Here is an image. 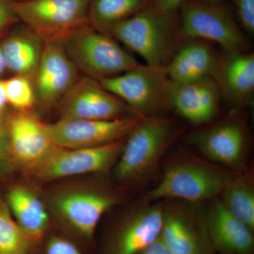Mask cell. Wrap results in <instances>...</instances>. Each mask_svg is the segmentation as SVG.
<instances>
[{
	"label": "cell",
	"instance_id": "1",
	"mask_svg": "<svg viewBox=\"0 0 254 254\" xmlns=\"http://www.w3.org/2000/svg\"><path fill=\"white\" fill-rule=\"evenodd\" d=\"M110 36L139 55L147 65L165 67L183 43L177 16L151 3L112 28Z\"/></svg>",
	"mask_w": 254,
	"mask_h": 254
},
{
	"label": "cell",
	"instance_id": "2",
	"mask_svg": "<svg viewBox=\"0 0 254 254\" xmlns=\"http://www.w3.org/2000/svg\"><path fill=\"white\" fill-rule=\"evenodd\" d=\"M178 135V128L171 119L161 116L142 119L125 140L115 167V178L125 183L144 179Z\"/></svg>",
	"mask_w": 254,
	"mask_h": 254
},
{
	"label": "cell",
	"instance_id": "3",
	"mask_svg": "<svg viewBox=\"0 0 254 254\" xmlns=\"http://www.w3.org/2000/svg\"><path fill=\"white\" fill-rule=\"evenodd\" d=\"M80 72L99 81L113 77L140 64L113 37L88 23L75 28L61 40Z\"/></svg>",
	"mask_w": 254,
	"mask_h": 254
},
{
	"label": "cell",
	"instance_id": "4",
	"mask_svg": "<svg viewBox=\"0 0 254 254\" xmlns=\"http://www.w3.org/2000/svg\"><path fill=\"white\" fill-rule=\"evenodd\" d=\"M234 174L218 165L194 159L169 165L160 181L145 195L148 202L162 199L190 203L210 200L220 195Z\"/></svg>",
	"mask_w": 254,
	"mask_h": 254
},
{
	"label": "cell",
	"instance_id": "5",
	"mask_svg": "<svg viewBox=\"0 0 254 254\" xmlns=\"http://www.w3.org/2000/svg\"><path fill=\"white\" fill-rule=\"evenodd\" d=\"M98 81L141 118L159 116V113L171 107L172 81L165 67L140 64L132 69Z\"/></svg>",
	"mask_w": 254,
	"mask_h": 254
},
{
	"label": "cell",
	"instance_id": "6",
	"mask_svg": "<svg viewBox=\"0 0 254 254\" xmlns=\"http://www.w3.org/2000/svg\"><path fill=\"white\" fill-rule=\"evenodd\" d=\"M182 40H200L219 45L222 50L247 52L248 41L230 10L220 4L186 0L180 7Z\"/></svg>",
	"mask_w": 254,
	"mask_h": 254
},
{
	"label": "cell",
	"instance_id": "7",
	"mask_svg": "<svg viewBox=\"0 0 254 254\" xmlns=\"http://www.w3.org/2000/svg\"><path fill=\"white\" fill-rule=\"evenodd\" d=\"M90 0L14 1L15 12L23 25L43 41L62 39L75 28L88 23Z\"/></svg>",
	"mask_w": 254,
	"mask_h": 254
},
{
	"label": "cell",
	"instance_id": "8",
	"mask_svg": "<svg viewBox=\"0 0 254 254\" xmlns=\"http://www.w3.org/2000/svg\"><path fill=\"white\" fill-rule=\"evenodd\" d=\"M80 73L61 41L44 42L41 61L31 78L36 104L44 109L61 105L81 78Z\"/></svg>",
	"mask_w": 254,
	"mask_h": 254
},
{
	"label": "cell",
	"instance_id": "9",
	"mask_svg": "<svg viewBox=\"0 0 254 254\" xmlns=\"http://www.w3.org/2000/svg\"><path fill=\"white\" fill-rule=\"evenodd\" d=\"M143 118L111 120L60 119L45 124L47 131L57 146L65 149L100 146L125 139Z\"/></svg>",
	"mask_w": 254,
	"mask_h": 254
},
{
	"label": "cell",
	"instance_id": "10",
	"mask_svg": "<svg viewBox=\"0 0 254 254\" xmlns=\"http://www.w3.org/2000/svg\"><path fill=\"white\" fill-rule=\"evenodd\" d=\"M126 138L91 148L65 149L58 147L33 168L35 175L40 180L48 181L103 171L118 160Z\"/></svg>",
	"mask_w": 254,
	"mask_h": 254
},
{
	"label": "cell",
	"instance_id": "11",
	"mask_svg": "<svg viewBox=\"0 0 254 254\" xmlns=\"http://www.w3.org/2000/svg\"><path fill=\"white\" fill-rule=\"evenodd\" d=\"M61 118L111 120L138 116L98 80L82 75L62 103ZM139 117V116H138Z\"/></svg>",
	"mask_w": 254,
	"mask_h": 254
},
{
	"label": "cell",
	"instance_id": "12",
	"mask_svg": "<svg viewBox=\"0 0 254 254\" xmlns=\"http://www.w3.org/2000/svg\"><path fill=\"white\" fill-rule=\"evenodd\" d=\"M160 238L173 254H213L204 215L187 205L163 206Z\"/></svg>",
	"mask_w": 254,
	"mask_h": 254
},
{
	"label": "cell",
	"instance_id": "13",
	"mask_svg": "<svg viewBox=\"0 0 254 254\" xmlns=\"http://www.w3.org/2000/svg\"><path fill=\"white\" fill-rule=\"evenodd\" d=\"M190 141L205 158L228 168H239L245 158L246 131L235 120H225L198 130L190 135Z\"/></svg>",
	"mask_w": 254,
	"mask_h": 254
},
{
	"label": "cell",
	"instance_id": "14",
	"mask_svg": "<svg viewBox=\"0 0 254 254\" xmlns=\"http://www.w3.org/2000/svg\"><path fill=\"white\" fill-rule=\"evenodd\" d=\"M9 136L11 157L15 160L33 168L57 148L45 123L28 112L11 115L5 123Z\"/></svg>",
	"mask_w": 254,
	"mask_h": 254
},
{
	"label": "cell",
	"instance_id": "15",
	"mask_svg": "<svg viewBox=\"0 0 254 254\" xmlns=\"http://www.w3.org/2000/svg\"><path fill=\"white\" fill-rule=\"evenodd\" d=\"M221 95L211 76L187 83L172 82L170 106L192 125L201 126L218 116Z\"/></svg>",
	"mask_w": 254,
	"mask_h": 254
},
{
	"label": "cell",
	"instance_id": "16",
	"mask_svg": "<svg viewBox=\"0 0 254 254\" xmlns=\"http://www.w3.org/2000/svg\"><path fill=\"white\" fill-rule=\"evenodd\" d=\"M209 201L204 217L214 251L220 254H253V230L232 215L219 197Z\"/></svg>",
	"mask_w": 254,
	"mask_h": 254
},
{
	"label": "cell",
	"instance_id": "17",
	"mask_svg": "<svg viewBox=\"0 0 254 254\" xmlns=\"http://www.w3.org/2000/svg\"><path fill=\"white\" fill-rule=\"evenodd\" d=\"M213 78L221 95L232 105L250 104L254 92V55L222 50Z\"/></svg>",
	"mask_w": 254,
	"mask_h": 254
},
{
	"label": "cell",
	"instance_id": "18",
	"mask_svg": "<svg viewBox=\"0 0 254 254\" xmlns=\"http://www.w3.org/2000/svg\"><path fill=\"white\" fill-rule=\"evenodd\" d=\"M116 203L113 195L100 191L82 190L66 193L57 200L63 218L78 235L91 239L100 219Z\"/></svg>",
	"mask_w": 254,
	"mask_h": 254
},
{
	"label": "cell",
	"instance_id": "19",
	"mask_svg": "<svg viewBox=\"0 0 254 254\" xmlns=\"http://www.w3.org/2000/svg\"><path fill=\"white\" fill-rule=\"evenodd\" d=\"M143 205L119 231L108 254H138L159 238L163 226V206Z\"/></svg>",
	"mask_w": 254,
	"mask_h": 254
},
{
	"label": "cell",
	"instance_id": "20",
	"mask_svg": "<svg viewBox=\"0 0 254 254\" xmlns=\"http://www.w3.org/2000/svg\"><path fill=\"white\" fill-rule=\"evenodd\" d=\"M218 61V55L208 42L190 40L182 43L165 68L173 83H187L213 77Z\"/></svg>",
	"mask_w": 254,
	"mask_h": 254
},
{
	"label": "cell",
	"instance_id": "21",
	"mask_svg": "<svg viewBox=\"0 0 254 254\" xmlns=\"http://www.w3.org/2000/svg\"><path fill=\"white\" fill-rule=\"evenodd\" d=\"M8 72L33 78L41 61L44 41L23 25L0 43Z\"/></svg>",
	"mask_w": 254,
	"mask_h": 254
},
{
	"label": "cell",
	"instance_id": "22",
	"mask_svg": "<svg viewBox=\"0 0 254 254\" xmlns=\"http://www.w3.org/2000/svg\"><path fill=\"white\" fill-rule=\"evenodd\" d=\"M6 204L21 230L32 240L43 236L48 225V215L41 200L24 187L10 189Z\"/></svg>",
	"mask_w": 254,
	"mask_h": 254
},
{
	"label": "cell",
	"instance_id": "23",
	"mask_svg": "<svg viewBox=\"0 0 254 254\" xmlns=\"http://www.w3.org/2000/svg\"><path fill=\"white\" fill-rule=\"evenodd\" d=\"M150 2L151 0H90L88 24L109 35L114 26L139 12Z\"/></svg>",
	"mask_w": 254,
	"mask_h": 254
},
{
	"label": "cell",
	"instance_id": "24",
	"mask_svg": "<svg viewBox=\"0 0 254 254\" xmlns=\"http://www.w3.org/2000/svg\"><path fill=\"white\" fill-rule=\"evenodd\" d=\"M219 195L225 208L254 231V190L250 179L234 174Z\"/></svg>",
	"mask_w": 254,
	"mask_h": 254
},
{
	"label": "cell",
	"instance_id": "25",
	"mask_svg": "<svg viewBox=\"0 0 254 254\" xmlns=\"http://www.w3.org/2000/svg\"><path fill=\"white\" fill-rule=\"evenodd\" d=\"M32 240L15 221L0 198V254H27Z\"/></svg>",
	"mask_w": 254,
	"mask_h": 254
},
{
	"label": "cell",
	"instance_id": "26",
	"mask_svg": "<svg viewBox=\"0 0 254 254\" xmlns=\"http://www.w3.org/2000/svg\"><path fill=\"white\" fill-rule=\"evenodd\" d=\"M3 81L8 104L20 112H28L36 105L31 78L13 75Z\"/></svg>",
	"mask_w": 254,
	"mask_h": 254
},
{
	"label": "cell",
	"instance_id": "27",
	"mask_svg": "<svg viewBox=\"0 0 254 254\" xmlns=\"http://www.w3.org/2000/svg\"><path fill=\"white\" fill-rule=\"evenodd\" d=\"M242 27L249 34L254 33V0H234Z\"/></svg>",
	"mask_w": 254,
	"mask_h": 254
},
{
	"label": "cell",
	"instance_id": "28",
	"mask_svg": "<svg viewBox=\"0 0 254 254\" xmlns=\"http://www.w3.org/2000/svg\"><path fill=\"white\" fill-rule=\"evenodd\" d=\"M44 254H84L74 244L66 239L52 237L47 242Z\"/></svg>",
	"mask_w": 254,
	"mask_h": 254
},
{
	"label": "cell",
	"instance_id": "29",
	"mask_svg": "<svg viewBox=\"0 0 254 254\" xmlns=\"http://www.w3.org/2000/svg\"><path fill=\"white\" fill-rule=\"evenodd\" d=\"M19 21L15 12L14 0H0V33Z\"/></svg>",
	"mask_w": 254,
	"mask_h": 254
},
{
	"label": "cell",
	"instance_id": "30",
	"mask_svg": "<svg viewBox=\"0 0 254 254\" xmlns=\"http://www.w3.org/2000/svg\"><path fill=\"white\" fill-rule=\"evenodd\" d=\"M186 0H151V4L162 12L177 16V11Z\"/></svg>",
	"mask_w": 254,
	"mask_h": 254
},
{
	"label": "cell",
	"instance_id": "31",
	"mask_svg": "<svg viewBox=\"0 0 254 254\" xmlns=\"http://www.w3.org/2000/svg\"><path fill=\"white\" fill-rule=\"evenodd\" d=\"M11 149H10L9 136L5 124L0 122V160L11 161Z\"/></svg>",
	"mask_w": 254,
	"mask_h": 254
},
{
	"label": "cell",
	"instance_id": "32",
	"mask_svg": "<svg viewBox=\"0 0 254 254\" xmlns=\"http://www.w3.org/2000/svg\"><path fill=\"white\" fill-rule=\"evenodd\" d=\"M138 254H173L160 237Z\"/></svg>",
	"mask_w": 254,
	"mask_h": 254
},
{
	"label": "cell",
	"instance_id": "33",
	"mask_svg": "<svg viewBox=\"0 0 254 254\" xmlns=\"http://www.w3.org/2000/svg\"><path fill=\"white\" fill-rule=\"evenodd\" d=\"M8 105L6 93L4 87V81L0 79V120H2V117L6 110V105Z\"/></svg>",
	"mask_w": 254,
	"mask_h": 254
},
{
	"label": "cell",
	"instance_id": "34",
	"mask_svg": "<svg viewBox=\"0 0 254 254\" xmlns=\"http://www.w3.org/2000/svg\"><path fill=\"white\" fill-rule=\"evenodd\" d=\"M11 164V161L0 160V180L11 173L13 169Z\"/></svg>",
	"mask_w": 254,
	"mask_h": 254
},
{
	"label": "cell",
	"instance_id": "35",
	"mask_svg": "<svg viewBox=\"0 0 254 254\" xmlns=\"http://www.w3.org/2000/svg\"><path fill=\"white\" fill-rule=\"evenodd\" d=\"M7 68H6V63H5L4 55H3L1 44H0V79H1L2 76H4L5 73L7 72Z\"/></svg>",
	"mask_w": 254,
	"mask_h": 254
},
{
	"label": "cell",
	"instance_id": "36",
	"mask_svg": "<svg viewBox=\"0 0 254 254\" xmlns=\"http://www.w3.org/2000/svg\"><path fill=\"white\" fill-rule=\"evenodd\" d=\"M203 2L212 3V4H220L223 0H197Z\"/></svg>",
	"mask_w": 254,
	"mask_h": 254
},
{
	"label": "cell",
	"instance_id": "37",
	"mask_svg": "<svg viewBox=\"0 0 254 254\" xmlns=\"http://www.w3.org/2000/svg\"><path fill=\"white\" fill-rule=\"evenodd\" d=\"M14 1H22V0H14Z\"/></svg>",
	"mask_w": 254,
	"mask_h": 254
},
{
	"label": "cell",
	"instance_id": "38",
	"mask_svg": "<svg viewBox=\"0 0 254 254\" xmlns=\"http://www.w3.org/2000/svg\"><path fill=\"white\" fill-rule=\"evenodd\" d=\"M2 121V120H0V122Z\"/></svg>",
	"mask_w": 254,
	"mask_h": 254
},
{
	"label": "cell",
	"instance_id": "39",
	"mask_svg": "<svg viewBox=\"0 0 254 254\" xmlns=\"http://www.w3.org/2000/svg\"><path fill=\"white\" fill-rule=\"evenodd\" d=\"M216 254L214 253V254Z\"/></svg>",
	"mask_w": 254,
	"mask_h": 254
}]
</instances>
